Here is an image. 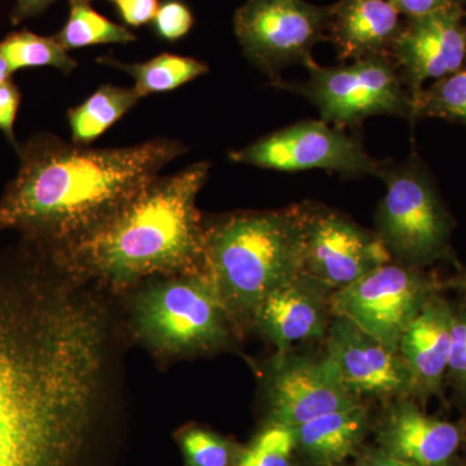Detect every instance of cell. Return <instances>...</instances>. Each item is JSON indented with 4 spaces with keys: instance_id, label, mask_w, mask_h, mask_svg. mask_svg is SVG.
<instances>
[{
    "instance_id": "cell-1",
    "label": "cell",
    "mask_w": 466,
    "mask_h": 466,
    "mask_svg": "<svg viewBox=\"0 0 466 466\" xmlns=\"http://www.w3.org/2000/svg\"><path fill=\"white\" fill-rule=\"evenodd\" d=\"M82 280L25 238L0 253V466H82L109 373L106 314Z\"/></svg>"
},
{
    "instance_id": "cell-2",
    "label": "cell",
    "mask_w": 466,
    "mask_h": 466,
    "mask_svg": "<svg viewBox=\"0 0 466 466\" xmlns=\"http://www.w3.org/2000/svg\"><path fill=\"white\" fill-rule=\"evenodd\" d=\"M188 148L158 137L90 148L39 133L18 144V170L0 198V232L58 250L94 231Z\"/></svg>"
},
{
    "instance_id": "cell-3",
    "label": "cell",
    "mask_w": 466,
    "mask_h": 466,
    "mask_svg": "<svg viewBox=\"0 0 466 466\" xmlns=\"http://www.w3.org/2000/svg\"><path fill=\"white\" fill-rule=\"evenodd\" d=\"M210 164L158 175L103 225L52 250L86 280L124 289L152 276L202 271L204 231L198 198Z\"/></svg>"
},
{
    "instance_id": "cell-4",
    "label": "cell",
    "mask_w": 466,
    "mask_h": 466,
    "mask_svg": "<svg viewBox=\"0 0 466 466\" xmlns=\"http://www.w3.org/2000/svg\"><path fill=\"white\" fill-rule=\"evenodd\" d=\"M202 272L238 327L303 272L302 207L236 211L204 225Z\"/></svg>"
},
{
    "instance_id": "cell-5",
    "label": "cell",
    "mask_w": 466,
    "mask_h": 466,
    "mask_svg": "<svg viewBox=\"0 0 466 466\" xmlns=\"http://www.w3.org/2000/svg\"><path fill=\"white\" fill-rule=\"evenodd\" d=\"M131 311L134 332L167 357L217 351L229 342L235 327L202 271L149 283L137 294Z\"/></svg>"
},
{
    "instance_id": "cell-6",
    "label": "cell",
    "mask_w": 466,
    "mask_h": 466,
    "mask_svg": "<svg viewBox=\"0 0 466 466\" xmlns=\"http://www.w3.org/2000/svg\"><path fill=\"white\" fill-rule=\"evenodd\" d=\"M379 177L385 195L376 214V233L394 262L415 268L455 262V223L441 200L433 175L417 156L383 164Z\"/></svg>"
},
{
    "instance_id": "cell-7",
    "label": "cell",
    "mask_w": 466,
    "mask_h": 466,
    "mask_svg": "<svg viewBox=\"0 0 466 466\" xmlns=\"http://www.w3.org/2000/svg\"><path fill=\"white\" fill-rule=\"evenodd\" d=\"M302 82L275 84L314 104L321 119L337 127H352L370 116L412 118V96L390 55H372L339 66L308 67Z\"/></svg>"
},
{
    "instance_id": "cell-8",
    "label": "cell",
    "mask_w": 466,
    "mask_h": 466,
    "mask_svg": "<svg viewBox=\"0 0 466 466\" xmlns=\"http://www.w3.org/2000/svg\"><path fill=\"white\" fill-rule=\"evenodd\" d=\"M328 24L329 7L308 0H247L233 17L245 56L272 85L285 67L315 64L312 50L328 39Z\"/></svg>"
},
{
    "instance_id": "cell-9",
    "label": "cell",
    "mask_w": 466,
    "mask_h": 466,
    "mask_svg": "<svg viewBox=\"0 0 466 466\" xmlns=\"http://www.w3.org/2000/svg\"><path fill=\"white\" fill-rule=\"evenodd\" d=\"M441 283L424 268L386 263L355 283L333 291L332 317L343 318L400 351L401 336Z\"/></svg>"
},
{
    "instance_id": "cell-10",
    "label": "cell",
    "mask_w": 466,
    "mask_h": 466,
    "mask_svg": "<svg viewBox=\"0 0 466 466\" xmlns=\"http://www.w3.org/2000/svg\"><path fill=\"white\" fill-rule=\"evenodd\" d=\"M236 164L278 171L319 170L346 177H379L382 162L358 137L323 119L296 122L229 153Z\"/></svg>"
},
{
    "instance_id": "cell-11",
    "label": "cell",
    "mask_w": 466,
    "mask_h": 466,
    "mask_svg": "<svg viewBox=\"0 0 466 466\" xmlns=\"http://www.w3.org/2000/svg\"><path fill=\"white\" fill-rule=\"evenodd\" d=\"M300 207L303 274L336 291L391 262L376 232L317 202H303Z\"/></svg>"
},
{
    "instance_id": "cell-12",
    "label": "cell",
    "mask_w": 466,
    "mask_h": 466,
    "mask_svg": "<svg viewBox=\"0 0 466 466\" xmlns=\"http://www.w3.org/2000/svg\"><path fill=\"white\" fill-rule=\"evenodd\" d=\"M466 5V3H465ZM465 5L407 18L390 56L410 96L466 64Z\"/></svg>"
},
{
    "instance_id": "cell-13",
    "label": "cell",
    "mask_w": 466,
    "mask_h": 466,
    "mask_svg": "<svg viewBox=\"0 0 466 466\" xmlns=\"http://www.w3.org/2000/svg\"><path fill=\"white\" fill-rule=\"evenodd\" d=\"M363 403L343 385L327 355L315 359L276 355L268 380L271 422L297 428L317 417Z\"/></svg>"
},
{
    "instance_id": "cell-14",
    "label": "cell",
    "mask_w": 466,
    "mask_h": 466,
    "mask_svg": "<svg viewBox=\"0 0 466 466\" xmlns=\"http://www.w3.org/2000/svg\"><path fill=\"white\" fill-rule=\"evenodd\" d=\"M325 355L354 397L377 400L413 398V380L400 351L389 349L357 325L333 317Z\"/></svg>"
},
{
    "instance_id": "cell-15",
    "label": "cell",
    "mask_w": 466,
    "mask_h": 466,
    "mask_svg": "<svg viewBox=\"0 0 466 466\" xmlns=\"http://www.w3.org/2000/svg\"><path fill=\"white\" fill-rule=\"evenodd\" d=\"M332 293L302 272L268 294L254 312L251 323L274 343L278 354H287L297 343L327 336L333 318Z\"/></svg>"
},
{
    "instance_id": "cell-16",
    "label": "cell",
    "mask_w": 466,
    "mask_h": 466,
    "mask_svg": "<svg viewBox=\"0 0 466 466\" xmlns=\"http://www.w3.org/2000/svg\"><path fill=\"white\" fill-rule=\"evenodd\" d=\"M380 449L416 466H450L461 443L458 426L428 416L410 398L395 400L379 429Z\"/></svg>"
},
{
    "instance_id": "cell-17",
    "label": "cell",
    "mask_w": 466,
    "mask_h": 466,
    "mask_svg": "<svg viewBox=\"0 0 466 466\" xmlns=\"http://www.w3.org/2000/svg\"><path fill=\"white\" fill-rule=\"evenodd\" d=\"M452 306L440 293L426 302L401 336L400 354L413 380V398L441 397L449 370Z\"/></svg>"
},
{
    "instance_id": "cell-18",
    "label": "cell",
    "mask_w": 466,
    "mask_h": 466,
    "mask_svg": "<svg viewBox=\"0 0 466 466\" xmlns=\"http://www.w3.org/2000/svg\"><path fill=\"white\" fill-rule=\"evenodd\" d=\"M400 16L389 0H339L329 5L328 39L342 61L390 55Z\"/></svg>"
},
{
    "instance_id": "cell-19",
    "label": "cell",
    "mask_w": 466,
    "mask_h": 466,
    "mask_svg": "<svg viewBox=\"0 0 466 466\" xmlns=\"http://www.w3.org/2000/svg\"><path fill=\"white\" fill-rule=\"evenodd\" d=\"M370 429L363 403L317 417L293 428L297 451L311 464L339 466L358 452Z\"/></svg>"
},
{
    "instance_id": "cell-20",
    "label": "cell",
    "mask_w": 466,
    "mask_h": 466,
    "mask_svg": "<svg viewBox=\"0 0 466 466\" xmlns=\"http://www.w3.org/2000/svg\"><path fill=\"white\" fill-rule=\"evenodd\" d=\"M134 88L103 85L81 106L67 112L73 143L90 147L139 103Z\"/></svg>"
},
{
    "instance_id": "cell-21",
    "label": "cell",
    "mask_w": 466,
    "mask_h": 466,
    "mask_svg": "<svg viewBox=\"0 0 466 466\" xmlns=\"http://www.w3.org/2000/svg\"><path fill=\"white\" fill-rule=\"evenodd\" d=\"M97 61L133 76V88L140 99L148 95L177 90L208 72L207 64L198 58L173 54H161L144 63L135 64L122 63L112 57H100Z\"/></svg>"
},
{
    "instance_id": "cell-22",
    "label": "cell",
    "mask_w": 466,
    "mask_h": 466,
    "mask_svg": "<svg viewBox=\"0 0 466 466\" xmlns=\"http://www.w3.org/2000/svg\"><path fill=\"white\" fill-rule=\"evenodd\" d=\"M55 38L66 51H70L109 43L126 45L134 42L137 36L127 27L97 14L88 0H70L66 25Z\"/></svg>"
},
{
    "instance_id": "cell-23",
    "label": "cell",
    "mask_w": 466,
    "mask_h": 466,
    "mask_svg": "<svg viewBox=\"0 0 466 466\" xmlns=\"http://www.w3.org/2000/svg\"><path fill=\"white\" fill-rule=\"evenodd\" d=\"M0 54L7 60L12 73L24 67L51 66L69 75L78 66L55 36H42L29 30L5 36L0 42Z\"/></svg>"
},
{
    "instance_id": "cell-24",
    "label": "cell",
    "mask_w": 466,
    "mask_h": 466,
    "mask_svg": "<svg viewBox=\"0 0 466 466\" xmlns=\"http://www.w3.org/2000/svg\"><path fill=\"white\" fill-rule=\"evenodd\" d=\"M438 118L466 126V64L412 96L410 122Z\"/></svg>"
},
{
    "instance_id": "cell-25",
    "label": "cell",
    "mask_w": 466,
    "mask_h": 466,
    "mask_svg": "<svg viewBox=\"0 0 466 466\" xmlns=\"http://www.w3.org/2000/svg\"><path fill=\"white\" fill-rule=\"evenodd\" d=\"M296 452L293 428L269 422L250 446L241 451L235 466H294Z\"/></svg>"
},
{
    "instance_id": "cell-26",
    "label": "cell",
    "mask_w": 466,
    "mask_h": 466,
    "mask_svg": "<svg viewBox=\"0 0 466 466\" xmlns=\"http://www.w3.org/2000/svg\"><path fill=\"white\" fill-rule=\"evenodd\" d=\"M180 443L188 466H235L240 455L225 438L200 428L187 431Z\"/></svg>"
},
{
    "instance_id": "cell-27",
    "label": "cell",
    "mask_w": 466,
    "mask_h": 466,
    "mask_svg": "<svg viewBox=\"0 0 466 466\" xmlns=\"http://www.w3.org/2000/svg\"><path fill=\"white\" fill-rule=\"evenodd\" d=\"M447 381L466 400V299L453 309L452 332Z\"/></svg>"
},
{
    "instance_id": "cell-28",
    "label": "cell",
    "mask_w": 466,
    "mask_h": 466,
    "mask_svg": "<svg viewBox=\"0 0 466 466\" xmlns=\"http://www.w3.org/2000/svg\"><path fill=\"white\" fill-rule=\"evenodd\" d=\"M156 33L167 42H177L192 29L193 15L191 9L179 0H167L159 5L152 20Z\"/></svg>"
},
{
    "instance_id": "cell-29",
    "label": "cell",
    "mask_w": 466,
    "mask_h": 466,
    "mask_svg": "<svg viewBox=\"0 0 466 466\" xmlns=\"http://www.w3.org/2000/svg\"><path fill=\"white\" fill-rule=\"evenodd\" d=\"M20 104L21 92L12 78L0 85V131L5 134V139L15 150L20 144L15 137V121H16Z\"/></svg>"
},
{
    "instance_id": "cell-30",
    "label": "cell",
    "mask_w": 466,
    "mask_h": 466,
    "mask_svg": "<svg viewBox=\"0 0 466 466\" xmlns=\"http://www.w3.org/2000/svg\"><path fill=\"white\" fill-rule=\"evenodd\" d=\"M91 2V0H88ZM128 26L139 27L150 23L159 7L158 0H106Z\"/></svg>"
},
{
    "instance_id": "cell-31",
    "label": "cell",
    "mask_w": 466,
    "mask_h": 466,
    "mask_svg": "<svg viewBox=\"0 0 466 466\" xmlns=\"http://www.w3.org/2000/svg\"><path fill=\"white\" fill-rule=\"evenodd\" d=\"M392 7L407 18L426 16L452 5H465L466 0H389Z\"/></svg>"
},
{
    "instance_id": "cell-32",
    "label": "cell",
    "mask_w": 466,
    "mask_h": 466,
    "mask_svg": "<svg viewBox=\"0 0 466 466\" xmlns=\"http://www.w3.org/2000/svg\"><path fill=\"white\" fill-rule=\"evenodd\" d=\"M54 2H56V0H17L14 11H12V24L17 25L27 18L38 16L50 7Z\"/></svg>"
},
{
    "instance_id": "cell-33",
    "label": "cell",
    "mask_w": 466,
    "mask_h": 466,
    "mask_svg": "<svg viewBox=\"0 0 466 466\" xmlns=\"http://www.w3.org/2000/svg\"><path fill=\"white\" fill-rule=\"evenodd\" d=\"M357 466H416L412 462H408L406 460L395 458L390 453L385 452V451L372 450L368 451L364 453L360 459H359Z\"/></svg>"
},
{
    "instance_id": "cell-34",
    "label": "cell",
    "mask_w": 466,
    "mask_h": 466,
    "mask_svg": "<svg viewBox=\"0 0 466 466\" xmlns=\"http://www.w3.org/2000/svg\"><path fill=\"white\" fill-rule=\"evenodd\" d=\"M441 289H456L466 294V268L461 269L458 275L451 278L446 283H441Z\"/></svg>"
},
{
    "instance_id": "cell-35",
    "label": "cell",
    "mask_w": 466,
    "mask_h": 466,
    "mask_svg": "<svg viewBox=\"0 0 466 466\" xmlns=\"http://www.w3.org/2000/svg\"><path fill=\"white\" fill-rule=\"evenodd\" d=\"M12 72L11 67H9L7 60L2 56L0 54V85L7 82L8 79H11Z\"/></svg>"
},
{
    "instance_id": "cell-36",
    "label": "cell",
    "mask_w": 466,
    "mask_h": 466,
    "mask_svg": "<svg viewBox=\"0 0 466 466\" xmlns=\"http://www.w3.org/2000/svg\"><path fill=\"white\" fill-rule=\"evenodd\" d=\"M465 34H466V5H465Z\"/></svg>"
}]
</instances>
